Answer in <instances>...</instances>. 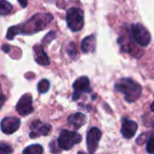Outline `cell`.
Returning <instances> with one entry per match:
<instances>
[{
    "label": "cell",
    "mask_w": 154,
    "mask_h": 154,
    "mask_svg": "<svg viewBox=\"0 0 154 154\" xmlns=\"http://www.w3.org/2000/svg\"><path fill=\"white\" fill-rule=\"evenodd\" d=\"M146 149H147V152L149 154H154V136H151L148 139Z\"/></svg>",
    "instance_id": "obj_20"
},
{
    "label": "cell",
    "mask_w": 154,
    "mask_h": 154,
    "mask_svg": "<svg viewBox=\"0 0 154 154\" xmlns=\"http://www.w3.org/2000/svg\"><path fill=\"white\" fill-rule=\"evenodd\" d=\"M148 136H149V133H143V134L136 139V143H139V145H141V143H145V140L148 138Z\"/></svg>",
    "instance_id": "obj_23"
},
{
    "label": "cell",
    "mask_w": 154,
    "mask_h": 154,
    "mask_svg": "<svg viewBox=\"0 0 154 154\" xmlns=\"http://www.w3.org/2000/svg\"><path fill=\"white\" fill-rule=\"evenodd\" d=\"M137 124L133 120H130L128 118H122V134L125 138L129 139L132 138L135 135L137 131Z\"/></svg>",
    "instance_id": "obj_11"
},
{
    "label": "cell",
    "mask_w": 154,
    "mask_h": 154,
    "mask_svg": "<svg viewBox=\"0 0 154 154\" xmlns=\"http://www.w3.org/2000/svg\"><path fill=\"white\" fill-rule=\"evenodd\" d=\"M1 131L5 134H13L14 132L19 129L20 127V119L14 116H7L1 120Z\"/></svg>",
    "instance_id": "obj_10"
},
{
    "label": "cell",
    "mask_w": 154,
    "mask_h": 154,
    "mask_svg": "<svg viewBox=\"0 0 154 154\" xmlns=\"http://www.w3.org/2000/svg\"><path fill=\"white\" fill-rule=\"evenodd\" d=\"M18 2L20 3L22 8H26V5H28V0H18Z\"/></svg>",
    "instance_id": "obj_25"
},
{
    "label": "cell",
    "mask_w": 154,
    "mask_h": 154,
    "mask_svg": "<svg viewBox=\"0 0 154 154\" xmlns=\"http://www.w3.org/2000/svg\"><path fill=\"white\" fill-rule=\"evenodd\" d=\"M16 111L21 116H26L34 111L33 108V98L31 94H24L23 96L20 97L16 105Z\"/></svg>",
    "instance_id": "obj_8"
},
{
    "label": "cell",
    "mask_w": 154,
    "mask_h": 154,
    "mask_svg": "<svg viewBox=\"0 0 154 154\" xmlns=\"http://www.w3.org/2000/svg\"><path fill=\"white\" fill-rule=\"evenodd\" d=\"M95 45H96L95 35H90L82 41V50L84 53H93L95 51Z\"/></svg>",
    "instance_id": "obj_14"
},
{
    "label": "cell",
    "mask_w": 154,
    "mask_h": 154,
    "mask_svg": "<svg viewBox=\"0 0 154 154\" xmlns=\"http://www.w3.org/2000/svg\"><path fill=\"white\" fill-rule=\"evenodd\" d=\"M37 89H38L39 93H41V94H45V93H47L48 91H49L50 89V82L49 80L47 79H42L39 82L38 86H37Z\"/></svg>",
    "instance_id": "obj_17"
},
{
    "label": "cell",
    "mask_w": 154,
    "mask_h": 154,
    "mask_svg": "<svg viewBox=\"0 0 154 154\" xmlns=\"http://www.w3.org/2000/svg\"><path fill=\"white\" fill-rule=\"evenodd\" d=\"M13 10V5L8 0H0V15H8Z\"/></svg>",
    "instance_id": "obj_15"
},
{
    "label": "cell",
    "mask_w": 154,
    "mask_h": 154,
    "mask_svg": "<svg viewBox=\"0 0 154 154\" xmlns=\"http://www.w3.org/2000/svg\"><path fill=\"white\" fill-rule=\"evenodd\" d=\"M131 36L133 40L140 47H147L151 41V35L143 26L139 23H134L131 26Z\"/></svg>",
    "instance_id": "obj_5"
},
{
    "label": "cell",
    "mask_w": 154,
    "mask_h": 154,
    "mask_svg": "<svg viewBox=\"0 0 154 154\" xmlns=\"http://www.w3.org/2000/svg\"><path fill=\"white\" fill-rule=\"evenodd\" d=\"M0 151L5 154H11L13 152V148L5 141H0Z\"/></svg>",
    "instance_id": "obj_19"
},
{
    "label": "cell",
    "mask_w": 154,
    "mask_h": 154,
    "mask_svg": "<svg viewBox=\"0 0 154 154\" xmlns=\"http://www.w3.org/2000/svg\"><path fill=\"white\" fill-rule=\"evenodd\" d=\"M52 126L49 124H43L40 120H34L31 124V138H36L39 136H47L51 133Z\"/></svg>",
    "instance_id": "obj_7"
},
{
    "label": "cell",
    "mask_w": 154,
    "mask_h": 154,
    "mask_svg": "<svg viewBox=\"0 0 154 154\" xmlns=\"http://www.w3.org/2000/svg\"><path fill=\"white\" fill-rule=\"evenodd\" d=\"M56 37V34H55V32H50V33H48V35L47 36L43 38V40H42V43L43 45H49L50 42H51L52 40H53L54 38Z\"/></svg>",
    "instance_id": "obj_22"
},
{
    "label": "cell",
    "mask_w": 154,
    "mask_h": 154,
    "mask_svg": "<svg viewBox=\"0 0 154 154\" xmlns=\"http://www.w3.org/2000/svg\"><path fill=\"white\" fill-rule=\"evenodd\" d=\"M0 154H5V153H2V152H1V151H0Z\"/></svg>",
    "instance_id": "obj_29"
},
{
    "label": "cell",
    "mask_w": 154,
    "mask_h": 154,
    "mask_svg": "<svg viewBox=\"0 0 154 154\" xmlns=\"http://www.w3.org/2000/svg\"><path fill=\"white\" fill-rule=\"evenodd\" d=\"M87 122V117L85 114L82 113H74V114H71L70 116L68 117V124L70 126H72L75 130L77 129L82 128Z\"/></svg>",
    "instance_id": "obj_13"
},
{
    "label": "cell",
    "mask_w": 154,
    "mask_h": 154,
    "mask_svg": "<svg viewBox=\"0 0 154 154\" xmlns=\"http://www.w3.org/2000/svg\"><path fill=\"white\" fill-rule=\"evenodd\" d=\"M0 94H1V88H0Z\"/></svg>",
    "instance_id": "obj_30"
},
{
    "label": "cell",
    "mask_w": 154,
    "mask_h": 154,
    "mask_svg": "<svg viewBox=\"0 0 154 154\" xmlns=\"http://www.w3.org/2000/svg\"><path fill=\"white\" fill-rule=\"evenodd\" d=\"M115 89L122 93L128 103H134L141 95V86L131 78H122L115 85Z\"/></svg>",
    "instance_id": "obj_2"
},
{
    "label": "cell",
    "mask_w": 154,
    "mask_h": 154,
    "mask_svg": "<svg viewBox=\"0 0 154 154\" xmlns=\"http://www.w3.org/2000/svg\"><path fill=\"white\" fill-rule=\"evenodd\" d=\"M82 141V136L75 131L62 130L58 137V146L62 150H70Z\"/></svg>",
    "instance_id": "obj_4"
},
{
    "label": "cell",
    "mask_w": 154,
    "mask_h": 154,
    "mask_svg": "<svg viewBox=\"0 0 154 154\" xmlns=\"http://www.w3.org/2000/svg\"><path fill=\"white\" fill-rule=\"evenodd\" d=\"M101 138V131L98 128H91L87 134V147L89 154H93L98 147V143Z\"/></svg>",
    "instance_id": "obj_9"
},
{
    "label": "cell",
    "mask_w": 154,
    "mask_h": 154,
    "mask_svg": "<svg viewBox=\"0 0 154 154\" xmlns=\"http://www.w3.org/2000/svg\"><path fill=\"white\" fill-rule=\"evenodd\" d=\"M33 50H34V57L37 63L40 64V66H49L50 59H49V57H48L47 53L45 52V50H43L42 45H34Z\"/></svg>",
    "instance_id": "obj_12"
},
{
    "label": "cell",
    "mask_w": 154,
    "mask_h": 154,
    "mask_svg": "<svg viewBox=\"0 0 154 154\" xmlns=\"http://www.w3.org/2000/svg\"><path fill=\"white\" fill-rule=\"evenodd\" d=\"M5 103V96L3 94H0V109L2 108V106Z\"/></svg>",
    "instance_id": "obj_24"
},
{
    "label": "cell",
    "mask_w": 154,
    "mask_h": 154,
    "mask_svg": "<svg viewBox=\"0 0 154 154\" xmlns=\"http://www.w3.org/2000/svg\"><path fill=\"white\" fill-rule=\"evenodd\" d=\"M68 54L70 57H75L76 55V45L74 42H71L70 45H68Z\"/></svg>",
    "instance_id": "obj_21"
},
{
    "label": "cell",
    "mask_w": 154,
    "mask_h": 154,
    "mask_svg": "<svg viewBox=\"0 0 154 154\" xmlns=\"http://www.w3.org/2000/svg\"><path fill=\"white\" fill-rule=\"evenodd\" d=\"M151 111L154 112V103H152V105H151Z\"/></svg>",
    "instance_id": "obj_27"
},
{
    "label": "cell",
    "mask_w": 154,
    "mask_h": 154,
    "mask_svg": "<svg viewBox=\"0 0 154 154\" xmlns=\"http://www.w3.org/2000/svg\"><path fill=\"white\" fill-rule=\"evenodd\" d=\"M66 23L68 28L73 32H78L82 29L85 23L84 13L77 8H71L66 12Z\"/></svg>",
    "instance_id": "obj_3"
},
{
    "label": "cell",
    "mask_w": 154,
    "mask_h": 154,
    "mask_svg": "<svg viewBox=\"0 0 154 154\" xmlns=\"http://www.w3.org/2000/svg\"><path fill=\"white\" fill-rule=\"evenodd\" d=\"M43 148L40 145H31L23 150L22 154H42Z\"/></svg>",
    "instance_id": "obj_16"
},
{
    "label": "cell",
    "mask_w": 154,
    "mask_h": 154,
    "mask_svg": "<svg viewBox=\"0 0 154 154\" xmlns=\"http://www.w3.org/2000/svg\"><path fill=\"white\" fill-rule=\"evenodd\" d=\"M53 20V16L49 13H38L30 18L28 21L24 23H21L19 26H14L8 30L7 38L9 40H12L16 35L24 34L31 35L35 34L37 32L45 30L48 26V24Z\"/></svg>",
    "instance_id": "obj_1"
},
{
    "label": "cell",
    "mask_w": 154,
    "mask_h": 154,
    "mask_svg": "<svg viewBox=\"0 0 154 154\" xmlns=\"http://www.w3.org/2000/svg\"><path fill=\"white\" fill-rule=\"evenodd\" d=\"M143 122L146 126L154 128V112L152 114H147L143 117Z\"/></svg>",
    "instance_id": "obj_18"
},
{
    "label": "cell",
    "mask_w": 154,
    "mask_h": 154,
    "mask_svg": "<svg viewBox=\"0 0 154 154\" xmlns=\"http://www.w3.org/2000/svg\"><path fill=\"white\" fill-rule=\"evenodd\" d=\"M10 49H11V47H10V45H2V51L5 52V53H9Z\"/></svg>",
    "instance_id": "obj_26"
},
{
    "label": "cell",
    "mask_w": 154,
    "mask_h": 154,
    "mask_svg": "<svg viewBox=\"0 0 154 154\" xmlns=\"http://www.w3.org/2000/svg\"><path fill=\"white\" fill-rule=\"evenodd\" d=\"M74 89V94H73V100H78L82 97V93H89L91 91L90 88V80L87 76L79 77L73 84Z\"/></svg>",
    "instance_id": "obj_6"
},
{
    "label": "cell",
    "mask_w": 154,
    "mask_h": 154,
    "mask_svg": "<svg viewBox=\"0 0 154 154\" xmlns=\"http://www.w3.org/2000/svg\"><path fill=\"white\" fill-rule=\"evenodd\" d=\"M78 154H85L84 152H78Z\"/></svg>",
    "instance_id": "obj_28"
}]
</instances>
